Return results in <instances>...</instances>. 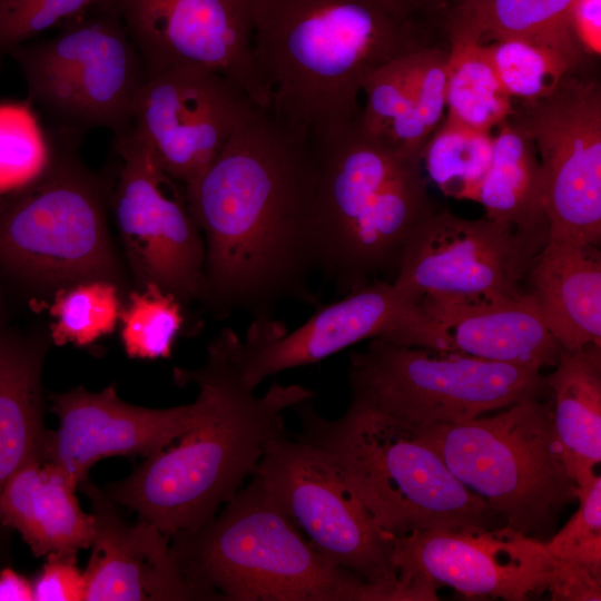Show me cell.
Returning a JSON list of instances; mask_svg holds the SVG:
<instances>
[{"instance_id": "cell-1", "label": "cell", "mask_w": 601, "mask_h": 601, "mask_svg": "<svg viewBox=\"0 0 601 601\" xmlns=\"http://www.w3.org/2000/svg\"><path fill=\"white\" fill-rule=\"evenodd\" d=\"M317 169L312 141L257 109L184 187L205 242L201 303L218 319L272 318L284 300L319 306Z\"/></svg>"}, {"instance_id": "cell-2", "label": "cell", "mask_w": 601, "mask_h": 601, "mask_svg": "<svg viewBox=\"0 0 601 601\" xmlns=\"http://www.w3.org/2000/svg\"><path fill=\"white\" fill-rule=\"evenodd\" d=\"M253 59L269 114L311 138L359 112L367 79L386 63L447 43L441 23L384 0H248Z\"/></svg>"}, {"instance_id": "cell-3", "label": "cell", "mask_w": 601, "mask_h": 601, "mask_svg": "<svg viewBox=\"0 0 601 601\" xmlns=\"http://www.w3.org/2000/svg\"><path fill=\"white\" fill-rule=\"evenodd\" d=\"M234 335L223 329L201 366L174 371L177 383L198 388V422L176 445L144 457L127 477L104 489L170 538L211 520L255 473L267 442L285 434L284 412L315 396L303 385L277 382L256 395L231 359Z\"/></svg>"}, {"instance_id": "cell-4", "label": "cell", "mask_w": 601, "mask_h": 601, "mask_svg": "<svg viewBox=\"0 0 601 601\" xmlns=\"http://www.w3.org/2000/svg\"><path fill=\"white\" fill-rule=\"evenodd\" d=\"M358 118L309 138L317 169L321 272L344 294L397 268L411 234L436 209L422 157L368 134Z\"/></svg>"}, {"instance_id": "cell-5", "label": "cell", "mask_w": 601, "mask_h": 601, "mask_svg": "<svg viewBox=\"0 0 601 601\" xmlns=\"http://www.w3.org/2000/svg\"><path fill=\"white\" fill-rule=\"evenodd\" d=\"M170 541L198 600L387 601L327 561L255 474L206 524Z\"/></svg>"}, {"instance_id": "cell-6", "label": "cell", "mask_w": 601, "mask_h": 601, "mask_svg": "<svg viewBox=\"0 0 601 601\" xmlns=\"http://www.w3.org/2000/svg\"><path fill=\"white\" fill-rule=\"evenodd\" d=\"M293 408L300 423L296 439L333 462L386 534L492 529L503 522L411 426L353 397L335 420L309 401Z\"/></svg>"}, {"instance_id": "cell-7", "label": "cell", "mask_w": 601, "mask_h": 601, "mask_svg": "<svg viewBox=\"0 0 601 601\" xmlns=\"http://www.w3.org/2000/svg\"><path fill=\"white\" fill-rule=\"evenodd\" d=\"M51 160L31 183L0 194V265L24 283L58 290L88 279L120 286L110 238L109 184L81 161L85 136L48 129Z\"/></svg>"}, {"instance_id": "cell-8", "label": "cell", "mask_w": 601, "mask_h": 601, "mask_svg": "<svg viewBox=\"0 0 601 601\" xmlns=\"http://www.w3.org/2000/svg\"><path fill=\"white\" fill-rule=\"evenodd\" d=\"M411 427L462 484L526 535L541 540L578 500L550 401L529 398L489 417Z\"/></svg>"}, {"instance_id": "cell-9", "label": "cell", "mask_w": 601, "mask_h": 601, "mask_svg": "<svg viewBox=\"0 0 601 601\" xmlns=\"http://www.w3.org/2000/svg\"><path fill=\"white\" fill-rule=\"evenodd\" d=\"M56 29L9 55L28 102L56 130L85 136L105 128L118 135L132 127L147 72L119 16L101 1Z\"/></svg>"}, {"instance_id": "cell-10", "label": "cell", "mask_w": 601, "mask_h": 601, "mask_svg": "<svg viewBox=\"0 0 601 601\" xmlns=\"http://www.w3.org/2000/svg\"><path fill=\"white\" fill-rule=\"evenodd\" d=\"M349 359L352 397L411 426L467 422L549 390L535 368L382 337Z\"/></svg>"}, {"instance_id": "cell-11", "label": "cell", "mask_w": 601, "mask_h": 601, "mask_svg": "<svg viewBox=\"0 0 601 601\" xmlns=\"http://www.w3.org/2000/svg\"><path fill=\"white\" fill-rule=\"evenodd\" d=\"M254 474L327 561L388 601H408L391 562L388 534L323 452L283 434L267 442Z\"/></svg>"}, {"instance_id": "cell-12", "label": "cell", "mask_w": 601, "mask_h": 601, "mask_svg": "<svg viewBox=\"0 0 601 601\" xmlns=\"http://www.w3.org/2000/svg\"><path fill=\"white\" fill-rule=\"evenodd\" d=\"M598 59L566 73L546 97L514 102L510 119L538 150L549 238L601 240V82Z\"/></svg>"}, {"instance_id": "cell-13", "label": "cell", "mask_w": 601, "mask_h": 601, "mask_svg": "<svg viewBox=\"0 0 601 601\" xmlns=\"http://www.w3.org/2000/svg\"><path fill=\"white\" fill-rule=\"evenodd\" d=\"M548 231H524L485 216L435 209L411 234L393 285L420 303L481 302L524 293Z\"/></svg>"}, {"instance_id": "cell-14", "label": "cell", "mask_w": 601, "mask_h": 601, "mask_svg": "<svg viewBox=\"0 0 601 601\" xmlns=\"http://www.w3.org/2000/svg\"><path fill=\"white\" fill-rule=\"evenodd\" d=\"M115 147L121 164L110 208L137 288L154 284L183 304L201 302L205 242L185 190L134 126L115 135Z\"/></svg>"}, {"instance_id": "cell-15", "label": "cell", "mask_w": 601, "mask_h": 601, "mask_svg": "<svg viewBox=\"0 0 601 601\" xmlns=\"http://www.w3.org/2000/svg\"><path fill=\"white\" fill-rule=\"evenodd\" d=\"M388 541L392 565L410 601L436 600L440 585L467 597L523 601L545 592L553 561L544 541L506 524L388 534Z\"/></svg>"}, {"instance_id": "cell-16", "label": "cell", "mask_w": 601, "mask_h": 601, "mask_svg": "<svg viewBox=\"0 0 601 601\" xmlns=\"http://www.w3.org/2000/svg\"><path fill=\"white\" fill-rule=\"evenodd\" d=\"M258 108L229 78L193 65L147 73L134 128L184 187L218 156Z\"/></svg>"}, {"instance_id": "cell-17", "label": "cell", "mask_w": 601, "mask_h": 601, "mask_svg": "<svg viewBox=\"0 0 601 601\" xmlns=\"http://www.w3.org/2000/svg\"><path fill=\"white\" fill-rule=\"evenodd\" d=\"M121 19L146 72L193 65L218 72L269 109L253 59L248 0H102Z\"/></svg>"}, {"instance_id": "cell-18", "label": "cell", "mask_w": 601, "mask_h": 601, "mask_svg": "<svg viewBox=\"0 0 601 601\" xmlns=\"http://www.w3.org/2000/svg\"><path fill=\"white\" fill-rule=\"evenodd\" d=\"M420 313L417 300L376 279L319 307L290 333L273 317L254 319L244 339L235 333L231 359L243 383L255 390L268 376L319 362L363 339H391Z\"/></svg>"}, {"instance_id": "cell-19", "label": "cell", "mask_w": 601, "mask_h": 601, "mask_svg": "<svg viewBox=\"0 0 601 601\" xmlns=\"http://www.w3.org/2000/svg\"><path fill=\"white\" fill-rule=\"evenodd\" d=\"M57 430H48L42 460L59 467L76 485L109 456H149L178 440L199 420L201 403L149 408L125 403L115 385L98 393L82 386L50 395Z\"/></svg>"}, {"instance_id": "cell-20", "label": "cell", "mask_w": 601, "mask_h": 601, "mask_svg": "<svg viewBox=\"0 0 601 601\" xmlns=\"http://www.w3.org/2000/svg\"><path fill=\"white\" fill-rule=\"evenodd\" d=\"M79 487L95 520L92 550L83 570L85 601L198 600L170 536L140 518L127 521L120 505L88 479Z\"/></svg>"}, {"instance_id": "cell-21", "label": "cell", "mask_w": 601, "mask_h": 601, "mask_svg": "<svg viewBox=\"0 0 601 601\" xmlns=\"http://www.w3.org/2000/svg\"><path fill=\"white\" fill-rule=\"evenodd\" d=\"M418 304L417 319L390 342L539 371L558 361L560 347L529 292L491 300Z\"/></svg>"}, {"instance_id": "cell-22", "label": "cell", "mask_w": 601, "mask_h": 601, "mask_svg": "<svg viewBox=\"0 0 601 601\" xmlns=\"http://www.w3.org/2000/svg\"><path fill=\"white\" fill-rule=\"evenodd\" d=\"M76 485L59 467L31 454L0 490V525L16 530L36 556L88 549L93 515L76 496Z\"/></svg>"}, {"instance_id": "cell-23", "label": "cell", "mask_w": 601, "mask_h": 601, "mask_svg": "<svg viewBox=\"0 0 601 601\" xmlns=\"http://www.w3.org/2000/svg\"><path fill=\"white\" fill-rule=\"evenodd\" d=\"M529 292L560 348L601 346V254L598 246L549 238L526 277Z\"/></svg>"}, {"instance_id": "cell-24", "label": "cell", "mask_w": 601, "mask_h": 601, "mask_svg": "<svg viewBox=\"0 0 601 601\" xmlns=\"http://www.w3.org/2000/svg\"><path fill=\"white\" fill-rule=\"evenodd\" d=\"M554 366L543 378L553 392L555 431L578 494L591 486L601 461V346L560 348Z\"/></svg>"}, {"instance_id": "cell-25", "label": "cell", "mask_w": 601, "mask_h": 601, "mask_svg": "<svg viewBox=\"0 0 601 601\" xmlns=\"http://www.w3.org/2000/svg\"><path fill=\"white\" fill-rule=\"evenodd\" d=\"M47 349L45 338L0 334V490L31 454L42 451Z\"/></svg>"}, {"instance_id": "cell-26", "label": "cell", "mask_w": 601, "mask_h": 601, "mask_svg": "<svg viewBox=\"0 0 601 601\" xmlns=\"http://www.w3.org/2000/svg\"><path fill=\"white\" fill-rule=\"evenodd\" d=\"M493 136L490 167L476 203L485 217L524 231H548L543 205V176L530 135L510 118Z\"/></svg>"}, {"instance_id": "cell-27", "label": "cell", "mask_w": 601, "mask_h": 601, "mask_svg": "<svg viewBox=\"0 0 601 601\" xmlns=\"http://www.w3.org/2000/svg\"><path fill=\"white\" fill-rule=\"evenodd\" d=\"M574 1L453 0L443 14L442 31L449 46L573 35L569 16Z\"/></svg>"}, {"instance_id": "cell-28", "label": "cell", "mask_w": 601, "mask_h": 601, "mask_svg": "<svg viewBox=\"0 0 601 601\" xmlns=\"http://www.w3.org/2000/svg\"><path fill=\"white\" fill-rule=\"evenodd\" d=\"M479 46L508 96L525 102L549 96L566 73L598 59L585 53L573 35Z\"/></svg>"}, {"instance_id": "cell-29", "label": "cell", "mask_w": 601, "mask_h": 601, "mask_svg": "<svg viewBox=\"0 0 601 601\" xmlns=\"http://www.w3.org/2000/svg\"><path fill=\"white\" fill-rule=\"evenodd\" d=\"M449 47L445 119L491 132L511 117L514 102L479 45Z\"/></svg>"}, {"instance_id": "cell-30", "label": "cell", "mask_w": 601, "mask_h": 601, "mask_svg": "<svg viewBox=\"0 0 601 601\" xmlns=\"http://www.w3.org/2000/svg\"><path fill=\"white\" fill-rule=\"evenodd\" d=\"M492 152L491 132L444 118L422 150V165L445 196L476 201Z\"/></svg>"}, {"instance_id": "cell-31", "label": "cell", "mask_w": 601, "mask_h": 601, "mask_svg": "<svg viewBox=\"0 0 601 601\" xmlns=\"http://www.w3.org/2000/svg\"><path fill=\"white\" fill-rule=\"evenodd\" d=\"M403 57L380 68L364 83L366 102L358 119L368 134L401 151L422 156L431 135L413 102Z\"/></svg>"}, {"instance_id": "cell-32", "label": "cell", "mask_w": 601, "mask_h": 601, "mask_svg": "<svg viewBox=\"0 0 601 601\" xmlns=\"http://www.w3.org/2000/svg\"><path fill=\"white\" fill-rule=\"evenodd\" d=\"M120 286L88 279L62 287L50 306V338L56 345L88 346L114 332L122 308Z\"/></svg>"}, {"instance_id": "cell-33", "label": "cell", "mask_w": 601, "mask_h": 601, "mask_svg": "<svg viewBox=\"0 0 601 601\" xmlns=\"http://www.w3.org/2000/svg\"><path fill=\"white\" fill-rule=\"evenodd\" d=\"M184 321L183 303L159 286L148 284L131 290L119 315L127 355L142 359L169 357Z\"/></svg>"}, {"instance_id": "cell-34", "label": "cell", "mask_w": 601, "mask_h": 601, "mask_svg": "<svg viewBox=\"0 0 601 601\" xmlns=\"http://www.w3.org/2000/svg\"><path fill=\"white\" fill-rule=\"evenodd\" d=\"M48 132L30 104H0V194L18 189L39 177L51 160Z\"/></svg>"}, {"instance_id": "cell-35", "label": "cell", "mask_w": 601, "mask_h": 601, "mask_svg": "<svg viewBox=\"0 0 601 601\" xmlns=\"http://www.w3.org/2000/svg\"><path fill=\"white\" fill-rule=\"evenodd\" d=\"M102 0H0V71L18 46L85 12Z\"/></svg>"}, {"instance_id": "cell-36", "label": "cell", "mask_w": 601, "mask_h": 601, "mask_svg": "<svg viewBox=\"0 0 601 601\" xmlns=\"http://www.w3.org/2000/svg\"><path fill=\"white\" fill-rule=\"evenodd\" d=\"M579 509L549 541L548 553L555 559L582 564L601 574V477L577 494Z\"/></svg>"}, {"instance_id": "cell-37", "label": "cell", "mask_w": 601, "mask_h": 601, "mask_svg": "<svg viewBox=\"0 0 601 601\" xmlns=\"http://www.w3.org/2000/svg\"><path fill=\"white\" fill-rule=\"evenodd\" d=\"M449 57V45L440 43L402 58L413 102L430 135L445 118Z\"/></svg>"}, {"instance_id": "cell-38", "label": "cell", "mask_w": 601, "mask_h": 601, "mask_svg": "<svg viewBox=\"0 0 601 601\" xmlns=\"http://www.w3.org/2000/svg\"><path fill=\"white\" fill-rule=\"evenodd\" d=\"M32 581L33 601H82L86 578L77 565V554L49 553Z\"/></svg>"}, {"instance_id": "cell-39", "label": "cell", "mask_w": 601, "mask_h": 601, "mask_svg": "<svg viewBox=\"0 0 601 601\" xmlns=\"http://www.w3.org/2000/svg\"><path fill=\"white\" fill-rule=\"evenodd\" d=\"M545 592L552 600L600 601L601 574L582 564L553 558Z\"/></svg>"}, {"instance_id": "cell-40", "label": "cell", "mask_w": 601, "mask_h": 601, "mask_svg": "<svg viewBox=\"0 0 601 601\" xmlns=\"http://www.w3.org/2000/svg\"><path fill=\"white\" fill-rule=\"evenodd\" d=\"M570 28L585 53L600 57L601 0H575L569 16Z\"/></svg>"}, {"instance_id": "cell-41", "label": "cell", "mask_w": 601, "mask_h": 601, "mask_svg": "<svg viewBox=\"0 0 601 601\" xmlns=\"http://www.w3.org/2000/svg\"><path fill=\"white\" fill-rule=\"evenodd\" d=\"M398 12L425 20L442 22L443 14L453 0H384Z\"/></svg>"}, {"instance_id": "cell-42", "label": "cell", "mask_w": 601, "mask_h": 601, "mask_svg": "<svg viewBox=\"0 0 601 601\" xmlns=\"http://www.w3.org/2000/svg\"><path fill=\"white\" fill-rule=\"evenodd\" d=\"M0 601H33L32 581L10 568L2 569Z\"/></svg>"}]
</instances>
